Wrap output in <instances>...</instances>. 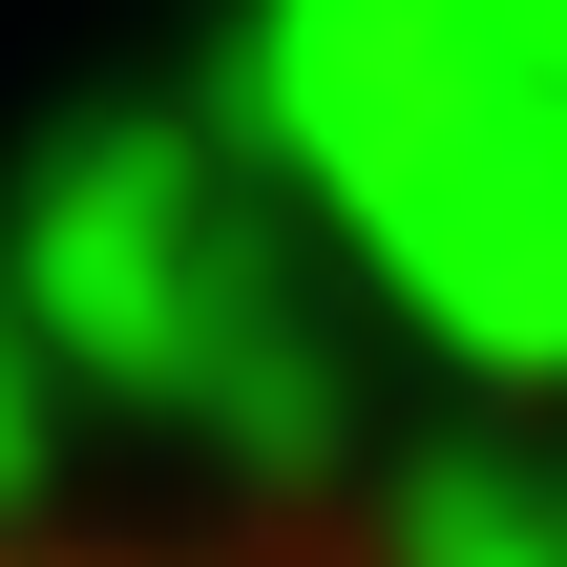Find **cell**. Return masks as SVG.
Instances as JSON below:
<instances>
[{"instance_id":"6da1fadb","label":"cell","mask_w":567,"mask_h":567,"mask_svg":"<svg viewBox=\"0 0 567 567\" xmlns=\"http://www.w3.org/2000/svg\"><path fill=\"white\" fill-rule=\"evenodd\" d=\"M0 567H168V547H0Z\"/></svg>"}]
</instances>
